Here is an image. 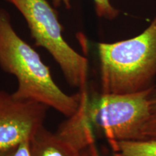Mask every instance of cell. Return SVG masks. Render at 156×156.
<instances>
[{"mask_svg": "<svg viewBox=\"0 0 156 156\" xmlns=\"http://www.w3.org/2000/svg\"><path fill=\"white\" fill-rule=\"evenodd\" d=\"M128 94H101L87 105L90 124L108 141L140 140L150 116L152 88Z\"/></svg>", "mask_w": 156, "mask_h": 156, "instance_id": "cell-4", "label": "cell"}, {"mask_svg": "<svg viewBox=\"0 0 156 156\" xmlns=\"http://www.w3.org/2000/svg\"><path fill=\"white\" fill-rule=\"evenodd\" d=\"M30 140H25L15 147L12 156H32L30 150Z\"/></svg>", "mask_w": 156, "mask_h": 156, "instance_id": "cell-10", "label": "cell"}, {"mask_svg": "<svg viewBox=\"0 0 156 156\" xmlns=\"http://www.w3.org/2000/svg\"><path fill=\"white\" fill-rule=\"evenodd\" d=\"M150 116L141 134L142 140H156V85L150 94Z\"/></svg>", "mask_w": 156, "mask_h": 156, "instance_id": "cell-8", "label": "cell"}, {"mask_svg": "<svg viewBox=\"0 0 156 156\" xmlns=\"http://www.w3.org/2000/svg\"><path fill=\"white\" fill-rule=\"evenodd\" d=\"M0 67L16 77L15 97L43 103L67 118L77 112L87 91L74 95L62 91L38 52L15 32L9 13L3 9H0Z\"/></svg>", "mask_w": 156, "mask_h": 156, "instance_id": "cell-1", "label": "cell"}, {"mask_svg": "<svg viewBox=\"0 0 156 156\" xmlns=\"http://www.w3.org/2000/svg\"><path fill=\"white\" fill-rule=\"evenodd\" d=\"M30 142L32 156H80V151L71 142L44 126L38 129Z\"/></svg>", "mask_w": 156, "mask_h": 156, "instance_id": "cell-6", "label": "cell"}, {"mask_svg": "<svg viewBox=\"0 0 156 156\" xmlns=\"http://www.w3.org/2000/svg\"><path fill=\"white\" fill-rule=\"evenodd\" d=\"M96 15L101 18L113 20L118 16L119 10L113 7L111 0H93Z\"/></svg>", "mask_w": 156, "mask_h": 156, "instance_id": "cell-9", "label": "cell"}, {"mask_svg": "<svg viewBox=\"0 0 156 156\" xmlns=\"http://www.w3.org/2000/svg\"><path fill=\"white\" fill-rule=\"evenodd\" d=\"M52 2L55 7H58L61 5L62 3H63L65 5L66 8L69 9L71 7L70 5V0H52Z\"/></svg>", "mask_w": 156, "mask_h": 156, "instance_id": "cell-12", "label": "cell"}, {"mask_svg": "<svg viewBox=\"0 0 156 156\" xmlns=\"http://www.w3.org/2000/svg\"><path fill=\"white\" fill-rule=\"evenodd\" d=\"M49 107L34 101L17 98L0 89V151L12 149L30 140L44 126Z\"/></svg>", "mask_w": 156, "mask_h": 156, "instance_id": "cell-5", "label": "cell"}, {"mask_svg": "<svg viewBox=\"0 0 156 156\" xmlns=\"http://www.w3.org/2000/svg\"><path fill=\"white\" fill-rule=\"evenodd\" d=\"M114 153L122 156H156V140L108 141Z\"/></svg>", "mask_w": 156, "mask_h": 156, "instance_id": "cell-7", "label": "cell"}, {"mask_svg": "<svg viewBox=\"0 0 156 156\" xmlns=\"http://www.w3.org/2000/svg\"><path fill=\"white\" fill-rule=\"evenodd\" d=\"M15 147L12 149L6 150V151H0V156H12Z\"/></svg>", "mask_w": 156, "mask_h": 156, "instance_id": "cell-13", "label": "cell"}, {"mask_svg": "<svg viewBox=\"0 0 156 156\" xmlns=\"http://www.w3.org/2000/svg\"><path fill=\"white\" fill-rule=\"evenodd\" d=\"M22 14L37 46L49 53L72 87L86 89L88 62L64 40L56 11L47 0H7Z\"/></svg>", "mask_w": 156, "mask_h": 156, "instance_id": "cell-3", "label": "cell"}, {"mask_svg": "<svg viewBox=\"0 0 156 156\" xmlns=\"http://www.w3.org/2000/svg\"><path fill=\"white\" fill-rule=\"evenodd\" d=\"M114 156H122V155H121L120 154L118 153H114Z\"/></svg>", "mask_w": 156, "mask_h": 156, "instance_id": "cell-14", "label": "cell"}, {"mask_svg": "<svg viewBox=\"0 0 156 156\" xmlns=\"http://www.w3.org/2000/svg\"><path fill=\"white\" fill-rule=\"evenodd\" d=\"M80 156H101L98 151L95 142H91L80 151Z\"/></svg>", "mask_w": 156, "mask_h": 156, "instance_id": "cell-11", "label": "cell"}, {"mask_svg": "<svg viewBox=\"0 0 156 156\" xmlns=\"http://www.w3.org/2000/svg\"><path fill=\"white\" fill-rule=\"evenodd\" d=\"M101 94H128L153 87L156 77V17L141 34L98 44Z\"/></svg>", "mask_w": 156, "mask_h": 156, "instance_id": "cell-2", "label": "cell"}]
</instances>
